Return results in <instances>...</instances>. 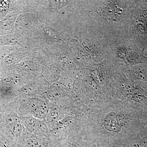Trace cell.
Returning a JSON list of instances; mask_svg holds the SVG:
<instances>
[{
	"label": "cell",
	"instance_id": "2",
	"mask_svg": "<svg viewBox=\"0 0 147 147\" xmlns=\"http://www.w3.org/2000/svg\"><path fill=\"white\" fill-rule=\"evenodd\" d=\"M121 120L120 116L116 113H110L106 116L104 121L105 128L109 131L118 132L122 127Z\"/></svg>",
	"mask_w": 147,
	"mask_h": 147
},
{
	"label": "cell",
	"instance_id": "6",
	"mask_svg": "<svg viewBox=\"0 0 147 147\" xmlns=\"http://www.w3.org/2000/svg\"><path fill=\"white\" fill-rule=\"evenodd\" d=\"M144 87V88H143L142 90H144V92L145 93H146L147 95V85L146 86Z\"/></svg>",
	"mask_w": 147,
	"mask_h": 147
},
{
	"label": "cell",
	"instance_id": "5",
	"mask_svg": "<svg viewBox=\"0 0 147 147\" xmlns=\"http://www.w3.org/2000/svg\"><path fill=\"white\" fill-rule=\"evenodd\" d=\"M27 145L28 147H45L42 142L36 139H30L27 141Z\"/></svg>",
	"mask_w": 147,
	"mask_h": 147
},
{
	"label": "cell",
	"instance_id": "4",
	"mask_svg": "<svg viewBox=\"0 0 147 147\" xmlns=\"http://www.w3.org/2000/svg\"><path fill=\"white\" fill-rule=\"evenodd\" d=\"M133 74L136 79L147 82V66H142L134 69Z\"/></svg>",
	"mask_w": 147,
	"mask_h": 147
},
{
	"label": "cell",
	"instance_id": "3",
	"mask_svg": "<svg viewBox=\"0 0 147 147\" xmlns=\"http://www.w3.org/2000/svg\"><path fill=\"white\" fill-rule=\"evenodd\" d=\"M24 121L27 127L32 131L36 133L41 131L42 124L37 119L32 117H27L25 118Z\"/></svg>",
	"mask_w": 147,
	"mask_h": 147
},
{
	"label": "cell",
	"instance_id": "1",
	"mask_svg": "<svg viewBox=\"0 0 147 147\" xmlns=\"http://www.w3.org/2000/svg\"><path fill=\"white\" fill-rule=\"evenodd\" d=\"M25 109L35 118L45 119L49 111V105L46 101L36 99L27 100Z\"/></svg>",
	"mask_w": 147,
	"mask_h": 147
},
{
	"label": "cell",
	"instance_id": "7",
	"mask_svg": "<svg viewBox=\"0 0 147 147\" xmlns=\"http://www.w3.org/2000/svg\"><path fill=\"white\" fill-rule=\"evenodd\" d=\"M146 130H147V124L146 125Z\"/></svg>",
	"mask_w": 147,
	"mask_h": 147
}]
</instances>
